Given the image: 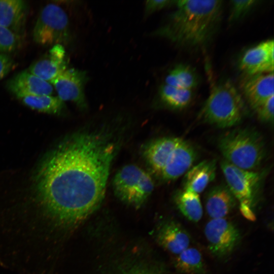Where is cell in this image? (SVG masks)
Listing matches in <instances>:
<instances>
[{"instance_id": "obj_1", "label": "cell", "mask_w": 274, "mask_h": 274, "mask_svg": "<svg viewBox=\"0 0 274 274\" xmlns=\"http://www.w3.org/2000/svg\"><path fill=\"white\" fill-rule=\"evenodd\" d=\"M117 146L107 134L81 131L61 142L41 162L30 196L15 208L24 237L46 251L92 213L105 196Z\"/></svg>"}, {"instance_id": "obj_2", "label": "cell", "mask_w": 274, "mask_h": 274, "mask_svg": "<svg viewBox=\"0 0 274 274\" xmlns=\"http://www.w3.org/2000/svg\"><path fill=\"white\" fill-rule=\"evenodd\" d=\"M176 10L156 35L181 48L197 49L212 40L219 25L223 1H176Z\"/></svg>"}, {"instance_id": "obj_3", "label": "cell", "mask_w": 274, "mask_h": 274, "mask_svg": "<svg viewBox=\"0 0 274 274\" xmlns=\"http://www.w3.org/2000/svg\"><path fill=\"white\" fill-rule=\"evenodd\" d=\"M218 146L225 160L245 170H253L258 167L266 155L262 135L250 128L227 131L219 138Z\"/></svg>"}, {"instance_id": "obj_4", "label": "cell", "mask_w": 274, "mask_h": 274, "mask_svg": "<svg viewBox=\"0 0 274 274\" xmlns=\"http://www.w3.org/2000/svg\"><path fill=\"white\" fill-rule=\"evenodd\" d=\"M244 113V102L241 94L231 82L226 81L212 89L199 118L211 125L226 128L238 124Z\"/></svg>"}, {"instance_id": "obj_5", "label": "cell", "mask_w": 274, "mask_h": 274, "mask_svg": "<svg viewBox=\"0 0 274 274\" xmlns=\"http://www.w3.org/2000/svg\"><path fill=\"white\" fill-rule=\"evenodd\" d=\"M220 166L227 186L239 202L242 214L249 220H254L253 208L260 191L263 174L239 168L225 160Z\"/></svg>"}, {"instance_id": "obj_6", "label": "cell", "mask_w": 274, "mask_h": 274, "mask_svg": "<svg viewBox=\"0 0 274 274\" xmlns=\"http://www.w3.org/2000/svg\"><path fill=\"white\" fill-rule=\"evenodd\" d=\"M113 185L119 199L135 207H140L147 200L154 187L150 175L134 164L121 167L114 177Z\"/></svg>"}, {"instance_id": "obj_7", "label": "cell", "mask_w": 274, "mask_h": 274, "mask_svg": "<svg viewBox=\"0 0 274 274\" xmlns=\"http://www.w3.org/2000/svg\"><path fill=\"white\" fill-rule=\"evenodd\" d=\"M70 34L68 16L64 10L55 4L46 5L33 29L34 41L42 46L62 45L68 41Z\"/></svg>"}, {"instance_id": "obj_8", "label": "cell", "mask_w": 274, "mask_h": 274, "mask_svg": "<svg viewBox=\"0 0 274 274\" xmlns=\"http://www.w3.org/2000/svg\"><path fill=\"white\" fill-rule=\"evenodd\" d=\"M204 233L210 252L220 258L229 255L241 239L237 227L224 218L212 219L208 222Z\"/></svg>"}, {"instance_id": "obj_9", "label": "cell", "mask_w": 274, "mask_h": 274, "mask_svg": "<svg viewBox=\"0 0 274 274\" xmlns=\"http://www.w3.org/2000/svg\"><path fill=\"white\" fill-rule=\"evenodd\" d=\"M86 79L84 72L67 68L50 83L61 100L72 101L84 109L87 107L84 89Z\"/></svg>"}, {"instance_id": "obj_10", "label": "cell", "mask_w": 274, "mask_h": 274, "mask_svg": "<svg viewBox=\"0 0 274 274\" xmlns=\"http://www.w3.org/2000/svg\"><path fill=\"white\" fill-rule=\"evenodd\" d=\"M197 155L193 145L181 138L167 156L159 177L165 181L178 179L191 167Z\"/></svg>"}, {"instance_id": "obj_11", "label": "cell", "mask_w": 274, "mask_h": 274, "mask_svg": "<svg viewBox=\"0 0 274 274\" xmlns=\"http://www.w3.org/2000/svg\"><path fill=\"white\" fill-rule=\"evenodd\" d=\"M274 44L272 40L249 48L243 55L239 68L246 75L273 73Z\"/></svg>"}, {"instance_id": "obj_12", "label": "cell", "mask_w": 274, "mask_h": 274, "mask_svg": "<svg viewBox=\"0 0 274 274\" xmlns=\"http://www.w3.org/2000/svg\"><path fill=\"white\" fill-rule=\"evenodd\" d=\"M239 86L246 100L254 110L274 96L273 73L246 75Z\"/></svg>"}, {"instance_id": "obj_13", "label": "cell", "mask_w": 274, "mask_h": 274, "mask_svg": "<svg viewBox=\"0 0 274 274\" xmlns=\"http://www.w3.org/2000/svg\"><path fill=\"white\" fill-rule=\"evenodd\" d=\"M7 87L20 99L28 96L52 95L54 89L51 83L26 71L18 73L9 80Z\"/></svg>"}, {"instance_id": "obj_14", "label": "cell", "mask_w": 274, "mask_h": 274, "mask_svg": "<svg viewBox=\"0 0 274 274\" xmlns=\"http://www.w3.org/2000/svg\"><path fill=\"white\" fill-rule=\"evenodd\" d=\"M66 68L65 51L62 45H56L45 56L32 64L28 71L50 83Z\"/></svg>"}, {"instance_id": "obj_15", "label": "cell", "mask_w": 274, "mask_h": 274, "mask_svg": "<svg viewBox=\"0 0 274 274\" xmlns=\"http://www.w3.org/2000/svg\"><path fill=\"white\" fill-rule=\"evenodd\" d=\"M236 201L227 185L215 186L206 195L207 213L212 219L224 218L235 207Z\"/></svg>"}, {"instance_id": "obj_16", "label": "cell", "mask_w": 274, "mask_h": 274, "mask_svg": "<svg viewBox=\"0 0 274 274\" xmlns=\"http://www.w3.org/2000/svg\"><path fill=\"white\" fill-rule=\"evenodd\" d=\"M27 9V4L24 1L0 0V25L21 37Z\"/></svg>"}, {"instance_id": "obj_17", "label": "cell", "mask_w": 274, "mask_h": 274, "mask_svg": "<svg viewBox=\"0 0 274 274\" xmlns=\"http://www.w3.org/2000/svg\"><path fill=\"white\" fill-rule=\"evenodd\" d=\"M157 236L163 248L177 255L188 248L190 242L189 235L186 230L174 221L163 224L158 231Z\"/></svg>"}, {"instance_id": "obj_18", "label": "cell", "mask_w": 274, "mask_h": 274, "mask_svg": "<svg viewBox=\"0 0 274 274\" xmlns=\"http://www.w3.org/2000/svg\"><path fill=\"white\" fill-rule=\"evenodd\" d=\"M215 159L204 160L191 167L183 180V189L197 194L202 192L215 179L216 172Z\"/></svg>"}, {"instance_id": "obj_19", "label": "cell", "mask_w": 274, "mask_h": 274, "mask_svg": "<svg viewBox=\"0 0 274 274\" xmlns=\"http://www.w3.org/2000/svg\"><path fill=\"white\" fill-rule=\"evenodd\" d=\"M181 138L163 137L156 139L146 147L144 157L153 172L159 176L166 158Z\"/></svg>"}, {"instance_id": "obj_20", "label": "cell", "mask_w": 274, "mask_h": 274, "mask_svg": "<svg viewBox=\"0 0 274 274\" xmlns=\"http://www.w3.org/2000/svg\"><path fill=\"white\" fill-rule=\"evenodd\" d=\"M174 201L181 213L189 220L198 222L203 214L199 194L184 189L178 191Z\"/></svg>"}, {"instance_id": "obj_21", "label": "cell", "mask_w": 274, "mask_h": 274, "mask_svg": "<svg viewBox=\"0 0 274 274\" xmlns=\"http://www.w3.org/2000/svg\"><path fill=\"white\" fill-rule=\"evenodd\" d=\"M26 106L40 112L59 115L64 111V101L52 95L28 96L20 99Z\"/></svg>"}, {"instance_id": "obj_22", "label": "cell", "mask_w": 274, "mask_h": 274, "mask_svg": "<svg viewBox=\"0 0 274 274\" xmlns=\"http://www.w3.org/2000/svg\"><path fill=\"white\" fill-rule=\"evenodd\" d=\"M198 81L197 74L191 66L180 64L168 73L165 79V84L192 90L197 86Z\"/></svg>"}, {"instance_id": "obj_23", "label": "cell", "mask_w": 274, "mask_h": 274, "mask_svg": "<svg viewBox=\"0 0 274 274\" xmlns=\"http://www.w3.org/2000/svg\"><path fill=\"white\" fill-rule=\"evenodd\" d=\"M159 95L161 101L165 105L175 110L187 107L193 97L191 90L178 88L166 84L161 86Z\"/></svg>"}, {"instance_id": "obj_24", "label": "cell", "mask_w": 274, "mask_h": 274, "mask_svg": "<svg viewBox=\"0 0 274 274\" xmlns=\"http://www.w3.org/2000/svg\"><path fill=\"white\" fill-rule=\"evenodd\" d=\"M175 266L185 274H203L205 266L201 254L195 248H187L178 254L175 260Z\"/></svg>"}, {"instance_id": "obj_25", "label": "cell", "mask_w": 274, "mask_h": 274, "mask_svg": "<svg viewBox=\"0 0 274 274\" xmlns=\"http://www.w3.org/2000/svg\"><path fill=\"white\" fill-rule=\"evenodd\" d=\"M21 37L0 25V53L12 52L21 45Z\"/></svg>"}, {"instance_id": "obj_26", "label": "cell", "mask_w": 274, "mask_h": 274, "mask_svg": "<svg viewBox=\"0 0 274 274\" xmlns=\"http://www.w3.org/2000/svg\"><path fill=\"white\" fill-rule=\"evenodd\" d=\"M255 0L231 1L229 20H237L250 12L258 3Z\"/></svg>"}, {"instance_id": "obj_27", "label": "cell", "mask_w": 274, "mask_h": 274, "mask_svg": "<svg viewBox=\"0 0 274 274\" xmlns=\"http://www.w3.org/2000/svg\"><path fill=\"white\" fill-rule=\"evenodd\" d=\"M273 99L274 96L271 97L254 109L258 119L262 122L273 123Z\"/></svg>"}, {"instance_id": "obj_28", "label": "cell", "mask_w": 274, "mask_h": 274, "mask_svg": "<svg viewBox=\"0 0 274 274\" xmlns=\"http://www.w3.org/2000/svg\"><path fill=\"white\" fill-rule=\"evenodd\" d=\"M176 1L150 0L146 2L145 14L148 16L152 13L175 4Z\"/></svg>"}, {"instance_id": "obj_29", "label": "cell", "mask_w": 274, "mask_h": 274, "mask_svg": "<svg viewBox=\"0 0 274 274\" xmlns=\"http://www.w3.org/2000/svg\"><path fill=\"white\" fill-rule=\"evenodd\" d=\"M12 64L13 61L8 56L0 53V80L10 71Z\"/></svg>"}, {"instance_id": "obj_30", "label": "cell", "mask_w": 274, "mask_h": 274, "mask_svg": "<svg viewBox=\"0 0 274 274\" xmlns=\"http://www.w3.org/2000/svg\"><path fill=\"white\" fill-rule=\"evenodd\" d=\"M121 274H159L147 268L134 267L125 270Z\"/></svg>"}]
</instances>
